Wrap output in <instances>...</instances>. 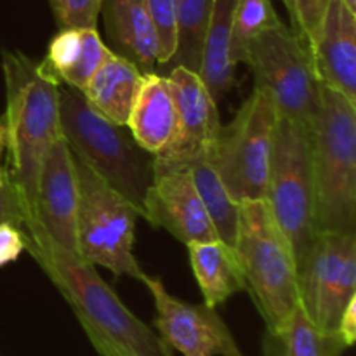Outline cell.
Listing matches in <instances>:
<instances>
[{"label":"cell","instance_id":"7402d4cb","mask_svg":"<svg viewBox=\"0 0 356 356\" xmlns=\"http://www.w3.org/2000/svg\"><path fill=\"white\" fill-rule=\"evenodd\" d=\"M344 350L343 341L322 332L299 305L284 327L263 337V356H341Z\"/></svg>","mask_w":356,"mask_h":356},{"label":"cell","instance_id":"f546056e","mask_svg":"<svg viewBox=\"0 0 356 356\" xmlns=\"http://www.w3.org/2000/svg\"><path fill=\"white\" fill-rule=\"evenodd\" d=\"M24 250V233L23 229L2 222L0 225V266L14 263Z\"/></svg>","mask_w":356,"mask_h":356},{"label":"cell","instance_id":"d4e9b609","mask_svg":"<svg viewBox=\"0 0 356 356\" xmlns=\"http://www.w3.org/2000/svg\"><path fill=\"white\" fill-rule=\"evenodd\" d=\"M280 23L271 0H236L229 35V59L233 65L245 61L250 44L263 31Z\"/></svg>","mask_w":356,"mask_h":356},{"label":"cell","instance_id":"5bb4252c","mask_svg":"<svg viewBox=\"0 0 356 356\" xmlns=\"http://www.w3.org/2000/svg\"><path fill=\"white\" fill-rule=\"evenodd\" d=\"M79 179L75 159L66 139L51 145L42 160L35 191V221L51 242L76 254Z\"/></svg>","mask_w":356,"mask_h":356},{"label":"cell","instance_id":"4316f807","mask_svg":"<svg viewBox=\"0 0 356 356\" xmlns=\"http://www.w3.org/2000/svg\"><path fill=\"white\" fill-rule=\"evenodd\" d=\"M103 0H51L59 30H94Z\"/></svg>","mask_w":356,"mask_h":356},{"label":"cell","instance_id":"8992f818","mask_svg":"<svg viewBox=\"0 0 356 356\" xmlns=\"http://www.w3.org/2000/svg\"><path fill=\"white\" fill-rule=\"evenodd\" d=\"M75 159L79 179L76 207V254L94 266L110 270L115 277L145 280V271L134 256L138 209Z\"/></svg>","mask_w":356,"mask_h":356},{"label":"cell","instance_id":"8fae6325","mask_svg":"<svg viewBox=\"0 0 356 356\" xmlns=\"http://www.w3.org/2000/svg\"><path fill=\"white\" fill-rule=\"evenodd\" d=\"M143 284L155 301V329L170 350L183 356H245L218 308L174 298L162 280L146 275Z\"/></svg>","mask_w":356,"mask_h":356},{"label":"cell","instance_id":"f1b7e54d","mask_svg":"<svg viewBox=\"0 0 356 356\" xmlns=\"http://www.w3.org/2000/svg\"><path fill=\"white\" fill-rule=\"evenodd\" d=\"M28 219L30 216L16 183L10 177L9 170L0 165V225L9 222L16 228L24 229Z\"/></svg>","mask_w":356,"mask_h":356},{"label":"cell","instance_id":"4dcf8cb0","mask_svg":"<svg viewBox=\"0 0 356 356\" xmlns=\"http://www.w3.org/2000/svg\"><path fill=\"white\" fill-rule=\"evenodd\" d=\"M337 337L343 341L346 348L353 346L356 339V296L348 302L343 315H341L339 325H337Z\"/></svg>","mask_w":356,"mask_h":356},{"label":"cell","instance_id":"603a6c76","mask_svg":"<svg viewBox=\"0 0 356 356\" xmlns=\"http://www.w3.org/2000/svg\"><path fill=\"white\" fill-rule=\"evenodd\" d=\"M212 3L214 0H176V52L163 66L165 73L176 66L200 73Z\"/></svg>","mask_w":356,"mask_h":356},{"label":"cell","instance_id":"ac0fdd59","mask_svg":"<svg viewBox=\"0 0 356 356\" xmlns=\"http://www.w3.org/2000/svg\"><path fill=\"white\" fill-rule=\"evenodd\" d=\"M145 73L124 56L110 52L80 92L90 108L117 125H127Z\"/></svg>","mask_w":356,"mask_h":356},{"label":"cell","instance_id":"30bf717a","mask_svg":"<svg viewBox=\"0 0 356 356\" xmlns=\"http://www.w3.org/2000/svg\"><path fill=\"white\" fill-rule=\"evenodd\" d=\"M299 306L322 332L337 336L356 296V233L318 232L298 263Z\"/></svg>","mask_w":356,"mask_h":356},{"label":"cell","instance_id":"cb8c5ba5","mask_svg":"<svg viewBox=\"0 0 356 356\" xmlns=\"http://www.w3.org/2000/svg\"><path fill=\"white\" fill-rule=\"evenodd\" d=\"M188 169L193 177L195 188L204 202L205 211L211 218L212 226L218 233V238L233 247L236 240V232H238L240 204L233 200L232 195L228 193L209 159L197 160Z\"/></svg>","mask_w":356,"mask_h":356},{"label":"cell","instance_id":"2e32d148","mask_svg":"<svg viewBox=\"0 0 356 356\" xmlns=\"http://www.w3.org/2000/svg\"><path fill=\"white\" fill-rule=\"evenodd\" d=\"M177 108L172 83L162 73H145L125 127L141 149L159 155L176 131Z\"/></svg>","mask_w":356,"mask_h":356},{"label":"cell","instance_id":"ba28073f","mask_svg":"<svg viewBox=\"0 0 356 356\" xmlns=\"http://www.w3.org/2000/svg\"><path fill=\"white\" fill-rule=\"evenodd\" d=\"M264 200L291 242L298 264L316 235L315 188L312 131L291 118L277 117Z\"/></svg>","mask_w":356,"mask_h":356},{"label":"cell","instance_id":"5b68a950","mask_svg":"<svg viewBox=\"0 0 356 356\" xmlns=\"http://www.w3.org/2000/svg\"><path fill=\"white\" fill-rule=\"evenodd\" d=\"M233 249L245 278V291L256 302L266 330H278L299 305L298 264L266 200L240 204Z\"/></svg>","mask_w":356,"mask_h":356},{"label":"cell","instance_id":"d6a6232c","mask_svg":"<svg viewBox=\"0 0 356 356\" xmlns=\"http://www.w3.org/2000/svg\"><path fill=\"white\" fill-rule=\"evenodd\" d=\"M6 149V124H3V117H0V159Z\"/></svg>","mask_w":356,"mask_h":356},{"label":"cell","instance_id":"9a60e30c","mask_svg":"<svg viewBox=\"0 0 356 356\" xmlns=\"http://www.w3.org/2000/svg\"><path fill=\"white\" fill-rule=\"evenodd\" d=\"M323 87L356 104V14L330 0L316 42L309 49Z\"/></svg>","mask_w":356,"mask_h":356},{"label":"cell","instance_id":"6da1fadb","mask_svg":"<svg viewBox=\"0 0 356 356\" xmlns=\"http://www.w3.org/2000/svg\"><path fill=\"white\" fill-rule=\"evenodd\" d=\"M6 80V149L10 177L16 183L30 219H35V191L42 160L61 138V82L45 61H33L19 51H2Z\"/></svg>","mask_w":356,"mask_h":356},{"label":"cell","instance_id":"7c38bea8","mask_svg":"<svg viewBox=\"0 0 356 356\" xmlns=\"http://www.w3.org/2000/svg\"><path fill=\"white\" fill-rule=\"evenodd\" d=\"M165 75L172 83L176 99V131L169 145L153 156V162L190 167L197 160L207 159L218 139L222 125L218 103L212 99L198 73L176 66Z\"/></svg>","mask_w":356,"mask_h":356},{"label":"cell","instance_id":"1f68e13d","mask_svg":"<svg viewBox=\"0 0 356 356\" xmlns=\"http://www.w3.org/2000/svg\"><path fill=\"white\" fill-rule=\"evenodd\" d=\"M83 332H86V336L89 337L90 344L94 346V350L99 353V356H136L132 353H129L127 350H124L122 346H118V344H115L113 341L108 339L106 336H103V334L96 332L94 329H90V327H82Z\"/></svg>","mask_w":356,"mask_h":356},{"label":"cell","instance_id":"836d02e7","mask_svg":"<svg viewBox=\"0 0 356 356\" xmlns=\"http://www.w3.org/2000/svg\"><path fill=\"white\" fill-rule=\"evenodd\" d=\"M341 2H343L344 6L351 10V13L356 14V0H341Z\"/></svg>","mask_w":356,"mask_h":356},{"label":"cell","instance_id":"7a4b0ae2","mask_svg":"<svg viewBox=\"0 0 356 356\" xmlns=\"http://www.w3.org/2000/svg\"><path fill=\"white\" fill-rule=\"evenodd\" d=\"M24 250L75 312L82 327H90L136 356H172L162 337L143 323L99 277L94 264L49 240L35 219L24 225Z\"/></svg>","mask_w":356,"mask_h":356},{"label":"cell","instance_id":"44dd1931","mask_svg":"<svg viewBox=\"0 0 356 356\" xmlns=\"http://www.w3.org/2000/svg\"><path fill=\"white\" fill-rule=\"evenodd\" d=\"M235 6L236 0H214L205 37L204 58L198 75L216 103H219L235 83L236 66L229 59V35Z\"/></svg>","mask_w":356,"mask_h":356},{"label":"cell","instance_id":"e575fe53","mask_svg":"<svg viewBox=\"0 0 356 356\" xmlns=\"http://www.w3.org/2000/svg\"><path fill=\"white\" fill-rule=\"evenodd\" d=\"M282 3H284L285 7H287V10H289V14H292V0H280Z\"/></svg>","mask_w":356,"mask_h":356},{"label":"cell","instance_id":"e0dca14e","mask_svg":"<svg viewBox=\"0 0 356 356\" xmlns=\"http://www.w3.org/2000/svg\"><path fill=\"white\" fill-rule=\"evenodd\" d=\"M110 51L134 63L143 73L155 72L156 40L143 0H103Z\"/></svg>","mask_w":356,"mask_h":356},{"label":"cell","instance_id":"277c9868","mask_svg":"<svg viewBox=\"0 0 356 356\" xmlns=\"http://www.w3.org/2000/svg\"><path fill=\"white\" fill-rule=\"evenodd\" d=\"M312 167L316 233H356V104L329 87L312 127Z\"/></svg>","mask_w":356,"mask_h":356},{"label":"cell","instance_id":"83f0119b","mask_svg":"<svg viewBox=\"0 0 356 356\" xmlns=\"http://www.w3.org/2000/svg\"><path fill=\"white\" fill-rule=\"evenodd\" d=\"M329 6L330 0H292V30L306 42L309 49L318 38Z\"/></svg>","mask_w":356,"mask_h":356},{"label":"cell","instance_id":"d6986e66","mask_svg":"<svg viewBox=\"0 0 356 356\" xmlns=\"http://www.w3.org/2000/svg\"><path fill=\"white\" fill-rule=\"evenodd\" d=\"M186 247L204 305L218 308L232 296L245 291V278L233 247L219 238L191 242Z\"/></svg>","mask_w":356,"mask_h":356},{"label":"cell","instance_id":"3957f363","mask_svg":"<svg viewBox=\"0 0 356 356\" xmlns=\"http://www.w3.org/2000/svg\"><path fill=\"white\" fill-rule=\"evenodd\" d=\"M59 122L73 155L143 216L153 177V155L139 148L125 125L96 113L73 87H59Z\"/></svg>","mask_w":356,"mask_h":356},{"label":"cell","instance_id":"484cf974","mask_svg":"<svg viewBox=\"0 0 356 356\" xmlns=\"http://www.w3.org/2000/svg\"><path fill=\"white\" fill-rule=\"evenodd\" d=\"M156 40V66L169 65L176 52V0H143Z\"/></svg>","mask_w":356,"mask_h":356},{"label":"cell","instance_id":"4fadbf2b","mask_svg":"<svg viewBox=\"0 0 356 356\" xmlns=\"http://www.w3.org/2000/svg\"><path fill=\"white\" fill-rule=\"evenodd\" d=\"M141 218L155 228L165 229L184 245L218 238L188 167L153 162L152 184L146 191Z\"/></svg>","mask_w":356,"mask_h":356},{"label":"cell","instance_id":"52a82bcc","mask_svg":"<svg viewBox=\"0 0 356 356\" xmlns=\"http://www.w3.org/2000/svg\"><path fill=\"white\" fill-rule=\"evenodd\" d=\"M243 63L254 75V89L266 94L278 117L312 131L322 108L323 86L306 42L280 23L250 44Z\"/></svg>","mask_w":356,"mask_h":356},{"label":"cell","instance_id":"9c48e42d","mask_svg":"<svg viewBox=\"0 0 356 356\" xmlns=\"http://www.w3.org/2000/svg\"><path fill=\"white\" fill-rule=\"evenodd\" d=\"M277 117L266 94L254 89L232 124L219 129L207 159L238 204L266 198Z\"/></svg>","mask_w":356,"mask_h":356},{"label":"cell","instance_id":"ffe728a7","mask_svg":"<svg viewBox=\"0 0 356 356\" xmlns=\"http://www.w3.org/2000/svg\"><path fill=\"white\" fill-rule=\"evenodd\" d=\"M97 30H59L51 40L45 65L65 86L82 90L110 54Z\"/></svg>","mask_w":356,"mask_h":356}]
</instances>
